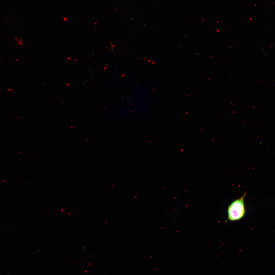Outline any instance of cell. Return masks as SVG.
<instances>
[{
	"mask_svg": "<svg viewBox=\"0 0 275 275\" xmlns=\"http://www.w3.org/2000/svg\"><path fill=\"white\" fill-rule=\"evenodd\" d=\"M246 193L233 201L228 207V220L231 221H236L241 220L246 213L245 198Z\"/></svg>",
	"mask_w": 275,
	"mask_h": 275,
	"instance_id": "1",
	"label": "cell"
}]
</instances>
